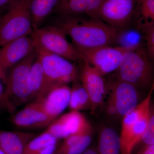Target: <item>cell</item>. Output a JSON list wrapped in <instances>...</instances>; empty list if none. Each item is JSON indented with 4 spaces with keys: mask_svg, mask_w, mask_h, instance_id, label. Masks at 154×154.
I'll list each match as a JSON object with an SVG mask.
<instances>
[{
    "mask_svg": "<svg viewBox=\"0 0 154 154\" xmlns=\"http://www.w3.org/2000/svg\"><path fill=\"white\" fill-rule=\"evenodd\" d=\"M62 17L57 27L70 37L76 47L94 48L111 46L117 42L122 32L98 19Z\"/></svg>",
    "mask_w": 154,
    "mask_h": 154,
    "instance_id": "6da1fadb",
    "label": "cell"
},
{
    "mask_svg": "<svg viewBox=\"0 0 154 154\" xmlns=\"http://www.w3.org/2000/svg\"><path fill=\"white\" fill-rule=\"evenodd\" d=\"M114 76L131 84L140 91H149L154 82V60L145 46L125 52Z\"/></svg>",
    "mask_w": 154,
    "mask_h": 154,
    "instance_id": "7a4b0ae2",
    "label": "cell"
},
{
    "mask_svg": "<svg viewBox=\"0 0 154 154\" xmlns=\"http://www.w3.org/2000/svg\"><path fill=\"white\" fill-rule=\"evenodd\" d=\"M36 57V51L34 50L8 72L5 84L6 93L15 110L20 105L33 101L30 88V72Z\"/></svg>",
    "mask_w": 154,
    "mask_h": 154,
    "instance_id": "3957f363",
    "label": "cell"
},
{
    "mask_svg": "<svg viewBox=\"0 0 154 154\" xmlns=\"http://www.w3.org/2000/svg\"><path fill=\"white\" fill-rule=\"evenodd\" d=\"M30 0H16L0 21V47L33 31Z\"/></svg>",
    "mask_w": 154,
    "mask_h": 154,
    "instance_id": "277c9868",
    "label": "cell"
},
{
    "mask_svg": "<svg viewBox=\"0 0 154 154\" xmlns=\"http://www.w3.org/2000/svg\"><path fill=\"white\" fill-rule=\"evenodd\" d=\"M35 49L59 56L70 61L82 63L83 58L74 45L67 39L66 34L58 27L47 26L33 29L30 35Z\"/></svg>",
    "mask_w": 154,
    "mask_h": 154,
    "instance_id": "5b68a950",
    "label": "cell"
},
{
    "mask_svg": "<svg viewBox=\"0 0 154 154\" xmlns=\"http://www.w3.org/2000/svg\"><path fill=\"white\" fill-rule=\"evenodd\" d=\"M35 50L45 74L53 88L67 85L77 81L79 70L72 62L44 51Z\"/></svg>",
    "mask_w": 154,
    "mask_h": 154,
    "instance_id": "8992f818",
    "label": "cell"
},
{
    "mask_svg": "<svg viewBox=\"0 0 154 154\" xmlns=\"http://www.w3.org/2000/svg\"><path fill=\"white\" fill-rule=\"evenodd\" d=\"M137 0H102L92 18L101 20L119 31L127 30Z\"/></svg>",
    "mask_w": 154,
    "mask_h": 154,
    "instance_id": "52a82bcc",
    "label": "cell"
},
{
    "mask_svg": "<svg viewBox=\"0 0 154 154\" xmlns=\"http://www.w3.org/2000/svg\"><path fill=\"white\" fill-rule=\"evenodd\" d=\"M140 46H107L94 48L75 47L83 58L104 76L116 71L125 52Z\"/></svg>",
    "mask_w": 154,
    "mask_h": 154,
    "instance_id": "ba28073f",
    "label": "cell"
},
{
    "mask_svg": "<svg viewBox=\"0 0 154 154\" xmlns=\"http://www.w3.org/2000/svg\"><path fill=\"white\" fill-rule=\"evenodd\" d=\"M106 85L108 96L115 104L119 118H123L140 102V91L131 84L114 76Z\"/></svg>",
    "mask_w": 154,
    "mask_h": 154,
    "instance_id": "9c48e42d",
    "label": "cell"
},
{
    "mask_svg": "<svg viewBox=\"0 0 154 154\" xmlns=\"http://www.w3.org/2000/svg\"><path fill=\"white\" fill-rule=\"evenodd\" d=\"M35 50L30 36H26L10 42L0 48V75L4 83L11 68Z\"/></svg>",
    "mask_w": 154,
    "mask_h": 154,
    "instance_id": "30bf717a",
    "label": "cell"
},
{
    "mask_svg": "<svg viewBox=\"0 0 154 154\" xmlns=\"http://www.w3.org/2000/svg\"><path fill=\"white\" fill-rule=\"evenodd\" d=\"M81 63L80 79L91 99V110L95 111L104 102L107 94L106 83L103 76L85 60L83 58Z\"/></svg>",
    "mask_w": 154,
    "mask_h": 154,
    "instance_id": "8fae6325",
    "label": "cell"
},
{
    "mask_svg": "<svg viewBox=\"0 0 154 154\" xmlns=\"http://www.w3.org/2000/svg\"><path fill=\"white\" fill-rule=\"evenodd\" d=\"M91 126L80 111H71L57 117L45 131L58 140L65 139Z\"/></svg>",
    "mask_w": 154,
    "mask_h": 154,
    "instance_id": "7c38bea8",
    "label": "cell"
},
{
    "mask_svg": "<svg viewBox=\"0 0 154 154\" xmlns=\"http://www.w3.org/2000/svg\"><path fill=\"white\" fill-rule=\"evenodd\" d=\"M54 119L45 111L39 101L35 100L14 114L11 121L19 128H38L48 126Z\"/></svg>",
    "mask_w": 154,
    "mask_h": 154,
    "instance_id": "4fadbf2b",
    "label": "cell"
},
{
    "mask_svg": "<svg viewBox=\"0 0 154 154\" xmlns=\"http://www.w3.org/2000/svg\"><path fill=\"white\" fill-rule=\"evenodd\" d=\"M71 90L67 85L56 87L51 90L39 101L45 112L55 119L60 115L67 107H69Z\"/></svg>",
    "mask_w": 154,
    "mask_h": 154,
    "instance_id": "5bb4252c",
    "label": "cell"
},
{
    "mask_svg": "<svg viewBox=\"0 0 154 154\" xmlns=\"http://www.w3.org/2000/svg\"><path fill=\"white\" fill-rule=\"evenodd\" d=\"M102 0H61L54 12L61 17L88 15L92 18Z\"/></svg>",
    "mask_w": 154,
    "mask_h": 154,
    "instance_id": "9a60e30c",
    "label": "cell"
},
{
    "mask_svg": "<svg viewBox=\"0 0 154 154\" xmlns=\"http://www.w3.org/2000/svg\"><path fill=\"white\" fill-rule=\"evenodd\" d=\"M36 136L33 133L0 130V150L5 154H21Z\"/></svg>",
    "mask_w": 154,
    "mask_h": 154,
    "instance_id": "2e32d148",
    "label": "cell"
},
{
    "mask_svg": "<svg viewBox=\"0 0 154 154\" xmlns=\"http://www.w3.org/2000/svg\"><path fill=\"white\" fill-rule=\"evenodd\" d=\"M30 85L33 101L42 98L54 88L46 78L37 56L30 70Z\"/></svg>",
    "mask_w": 154,
    "mask_h": 154,
    "instance_id": "e0dca14e",
    "label": "cell"
},
{
    "mask_svg": "<svg viewBox=\"0 0 154 154\" xmlns=\"http://www.w3.org/2000/svg\"><path fill=\"white\" fill-rule=\"evenodd\" d=\"M96 149L98 154H121L119 135L112 128L102 127L98 134Z\"/></svg>",
    "mask_w": 154,
    "mask_h": 154,
    "instance_id": "ac0fdd59",
    "label": "cell"
},
{
    "mask_svg": "<svg viewBox=\"0 0 154 154\" xmlns=\"http://www.w3.org/2000/svg\"><path fill=\"white\" fill-rule=\"evenodd\" d=\"M45 131L36 136L25 146L21 154H50L57 149L58 140Z\"/></svg>",
    "mask_w": 154,
    "mask_h": 154,
    "instance_id": "d6986e66",
    "label": "cell"
},
{
    "mask_svg": "<svg viewBox=\"0 0 154 154\" xmlns=\"http://www.w3.org/2000/svg\"><path fill=\"white\" fill-rule=\"evenodd\" d=\"M61 0H30V10L33 29L39 27L42 22L53 11Z\"/></svg>",
    "mask_w": 154,
    "mask_h": 154,
    "instance_id": "ffe728a7",
    "label": "cell"
},
{
    "mask_svg": "<svg viewBox=\"0 0 154 154\" xmlns=\"http://www.w3.org/2000/svg\"><path fill=\"white\" fill-rule=\"evenodd\" d=\"M135 14L137 28L144 33L154 24V0H137Z\"/></svg>",
    "mask_w": 154,
    "mask_h": 154,
    "instance_id": "44dd1931",
    "label": "cell"
},
{
    "mask_svg": "<svg viewBox=\"0 0 154 154\" xmlns=\"http://www.w3.org/2000/svg\"><path fill=\"white\" fill-rule=\"evenodd\" d=\"M69 107L71 111L91 110V103L90 97L81 83L77 81L74 82L71 90Z\"/></svg>",
    "mask_w": 154,
    "mask_h": 154,
    "instance_id": "7402d4cb",
    "label": "cell"
},
{
    "mask_svg": "<svg viewBox=\"0 0 154 154\" xmlns=\"http://www.w3.org/2000/svg\"><path fill=\"white\" fill-rule=\"evenodd\" d=\"M93 139L92 133L86 135L79 141L65 147H58L54 154H82L91 146Z\"/></svg>",
    "mask_w": 154,
    "mask_h": 154,
    "instance_id": "603a6c76",
    "label": "cell"
},
{
    "mask_svg": "<svg viewBox=\"0 0 154 154\" xmlns=\"http://www.w3.org/2000/svg\"><path fill=\"white\" fill-rule=\"evenodd\" d=\"M140 143L143 147L154 143V103L152 102L148 124Z\"/></svg>",
    "mask_w": 154,
    "mask_h": 154,
    "instance_id": "cb8c5ba5",
    "label": "cell"
},
{
    "mask_svg": "<svg viewBox=\"0 0 154 154\" xmlns=\"http://www.w3.org/2000/svg\"><path fill=\"white\" fill-rule=\"evenodd\" d=\"M3 83H4V81L0 75V113L4 111L14 113L16 110L9 101Z\"/></svg>",
    "mask_w": 154,
    "mask_h": 154,
    "instance_id": "d4e9b609",
    "label": "cell"
},
{
    "mask_svg": "<svg viewBox=\"0 0 154 154\" xmlns=\"http://www.w3.org/2000/svg\"><path fill=\"white\" fill-rule=\"evenodd\" d=\"M143 35L146 50L150 57L154 60V24L146 30Z\"/></svg>",
    "mask_w": 154,
    "mask_h": 154,
    "instance_id": "484cf974",
    "label": "cell"
},
{
    "mask_svg": "<svg viewBox=\"0 0 154 154\" xmlns=\"http://www.w3.org/2000/svg\"><path fill=\"white\" fill-rule=\"evenodd\" d=\"M137 154H154V143L143 147Z\"/></svg>",
    "mask_w": 154,
    "mask_h": 154,
    "instance_id": "4316f807",
    "label": "cell"
},
{
    "mask_svg": "<svg viewBox=\"0 0 154 154\" xmlns=\"http://www.w3.org/2000/svg\"><path fill=\"white\" fill-rule=\"evenodd\" d=\"M16 0H0V9L8 8V9Z\"/></svg>",
    "mask_w": 154,
    "mask_h": 154,
    "instance_id": "83f0119b",
    "label": "cell"
},
{
    "mask_svg": "<svg viewBox=\"0 0 154 154\" xmlns=\"http://www.w3.org/2000/svg\"><path fill=\"white\" fill-rule=\"evenodd\" d=\"M82 154H98L96 148L94 147H90Z\"/></svg>",
    "mask_w": 154,
    "mask_h": 154,
    "instance_id": "f1b7e54d",
    "label": "cell"
},
{
    "mask_svg": "<svg viewBox=\"0 0 154 154\" xmlns=\"http://www.w3.org/2000/svg\"><path fill=\"white\" fill-rule=\"evenodd\" d=\"M0 154H5V153L4 152L2 151V150H0Z\"/></svg>",
    "mask_w": 154,
    "mask_h": 154,
    "instance_id": "f546056e",
    "label": "cell"
},
{
    "mask_svg": "<svg viewBox=\"0 0 154 154\" xmlns=\"http://www.w3.org/2000/svg\"><path fill=\"white\" fill-rule=\"evenodd\" d=\"M1 18H2V17H0V21H1Z\"/></svg>",
    "mask_w": 154,
    "mask_h": 154,
    "instance_id": "4dcf8cb0",
    "label": "cell"
},
{
    "mask_svg": "<svg viewBox=\"0 0 154 154\" xmlns=\"http://www.w3.org/2000/svg\"><path fill=\"white\" fill-rule=\"evenodd\" d=\"M50 154H54V153Z\"/></svg>",
    "mask_w": 154,
    "mask_h": 154,
    "instance_id": "1f68e13d",
    "label": "cell"
}]
</instances>
